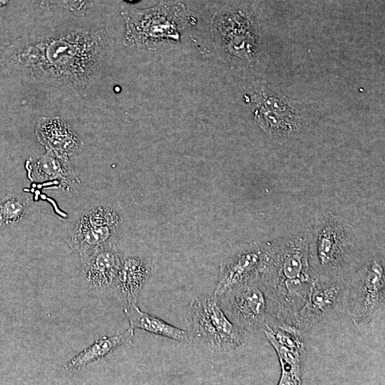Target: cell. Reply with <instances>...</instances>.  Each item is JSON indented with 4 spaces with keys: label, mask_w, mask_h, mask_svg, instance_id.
Returning a JSON list of instances; mask_svg holds the SVG:
<instances>
[{
    "label": "cell",
    "mask_w": 385,
    "mask_h": 385,
    "mask_svg": "<svg viewBox=\"0 0 385 385\" xmlns=\"http://www.w3.org/2000/svg\"><path fill=\"white\" fill-rule=\"evenodd\" d=\"M10 0H0V7H3L9 4Z\"/></svg>",
    "instance_id": "obj_22"
},
{
    "label": "cell",
    "mask_w": 385,
    "mask_h": 385,
    "mask_svg": "<svg viewBox=\"0 0 385 385\" xmlns=\"http://www.w3.org/2000/svg\"><path fill=\"white\" fill-rule=\"evenodd\" d=\"M278 1H283V0H278Z\"/></svg>",
    "instance_id": "obj_24"
},
{
    "label": "cell",
    "mask_w": 385,
    "mask_h": 385,
    "mask_svg": "<svg viewBox=\"0 0 385 385\" xmlns=\"http://www.w3.org/2000/svg\"><path fill=\"white\" fill-rule=\"evenodd\" d=\"M29 205L25 196L10 194L0 200V227L19 222L24 216Z\"/></svg>",
    "instance_id": "obj_20"
},
{
    "label": "cell",
    "mask_w": 385,
    "mask_h": 385,
    "mask_svg": "<svg viewBox=\"0 0 385 385\" xmlns=\"http://www.w3.org/2000/svg\"><path fill=\"white\" fill-rule=\"evenodd\" d=\"M43 8H60L73 14L83 16L93 5V0H39Z\"/></svg>",
    "instance_id": "obj_21"
},
{
    "label": "cell",
    "mask_w": 385,
    "mask_h": 385,
    "mask_svg": "<svg viewBox=\"0 0 385 385\" xmlns=\"http://www.w3.org/2000/svg\"><path fill=\"white\" fill-rule=\"evenodd\" d=\"M120 15L125 23L123 44L147 50L179 41L192 19L183 3L167 0L147 9L125 10Z\"/></svg>",
    "instance_id": "obj_4"
},
{
    "label": "cell",
    "mask_w": 385,
    "mask_h": 385,
    "mask_svg": "<svg viewBox=\"0 0 385 385\" xmlns=\"http://www.w3.org/2000/svg\"><path fill=\"white\" fill-rule=\"evenodd\" d=\"M267 340L274 348L281 364V377L279 385H298L302 384V352L287 347L278 342L267 330H263Z\"/></svg>",
    "instance_id": "obj_19"
},
{
    "label": "cell",
    "mask_w": 385,
    "mask_h": 385,
    "mask_svg": "<svg viewBox=\"0 0 385 385\" xmlns=\"http://www.w3.org/2000/svg\"><path fill=\"white\" fill-rule=\"evenodd\" d=\"M133 337L134 329L130 327L121 334L103 336L64 364L63 369L69 372L78 371L109 355L118 346L131 343Z\"/></svg>",
    "instance_id": "obj_16"
},
{
    "label": "cell",
    "mask_w": 385,
    "mask_h": 385,
    "mask_svg": "<svg viewBox=\"0 0 385 385\" xmlns=\"http://www.w3.org/2000/svg\"><path fill=\"white\" fill-rule=\"evenodd\" d=\"M260 278L276 307V319L297 327L298 314L317 277L309 262L307 238L264 244Z\"/></svg>",
    "instance_id": "obj_2"
},
{
    "label": "cell",
    "mask_w": 385,
    "mask_h": 385,
    "mask_svg": "<svg viewBox=\"0 0 385 385\" xmlns=\"http://www.w3.org/2000/svg\"><path fill=\"white\" fill-rule=\"evenodd\" d=\"M119 223L118 216L111 209L93 208L80 217L68 244L81 259L97 247L114 242Z\"/></svg>",
    "instance_id": "obj_11"
},
{
    "label": "cell",
    "mask_w": 385,
    "mask_h": 385,
    "mask_svg": "<svg viewBox=\"0 0 385 385\" xmlns=\"http://www.w3.org/2000/svg\"><path fill=\"white\" fill-rule=\"evenodd\" d=\"M35 134L47 153L65 159H68L83 145L79 135L60 117L40 118Z\"/></svg>",
    "instance_id": "obj_13"
},
{
    "label": "cell",
    "mask_w": 385,
    "mask_h": 385,
    "mask_svg": "<svg viewBox=\"0 0 385 385\" xmlns=\"http://www.w3.org/2000/svg\"><path fill=\"white\" fill-rule=\"evenodd\" d=\"M150 274L149 266L138 258L129 257L121 263L115 279L125 304H136Z\"/></svg>",
    "instance_id": "obj_17"
},
{
    "label": "cell",
    "mask_w": 385,
    "mask_h": 385,
    "mask_svg": "<svg viewBox=\"0 0 385 385\" xmlns=\"http://www.w3.org/2000/svg\"><path fill=\"white\" fill-rule=\"evenodd\" d=\"M265 257L264 244L253 242L240 245L221 262L216 287L217 297L227 289L260 275Z\"/></svg>",
    "instance_id": "obj_12"
},
{
    "label": "cell",
    "mask_w": 385,
    "mask_h": 385,
    "mask_svg": "<svg viewBox=\"0 0 385 385\" xmlns=\"http://www.w3.org/2000/svg\"><path fill=\"white\" fill-rule=\"evenodd\" d=\"M104 27L34 31L0 50V65L38 83L85 96L112 56Z\"/></svg>",
    "instance_id": "obj_1"
},
{
    "label": "cell",
    "mask_w": 385,
    "mask_h": 385,
    "mask_svg": "<svg viewBox=\"0 0 385 385\" xmlns=\"http://www.w3.org/2000/svg\"><path fill=\"white\" fill-rule=\"evenodd\" d=\"M28 176L33 181L57 180L60 186L71 191L79 184V180L68 164V159L46 153V155L32 158L26 162Z\"/></svg>",
    "instance_id": "obj_15"
},
{
    "label": "cell",
    "mask_w": 385,
    "mask_h": 385,
    "mask_svg": "<svg viewBox=\"0 0 385 385\" xmlns=\"http://www.w3.org/2000/svg\"><path fill=\"white\" fill-rule=\"evenodd\" d=\"M124 1L130 4H134L138 2L140 0H123Z\"/></svg>",
    "instance_id": "obj_23"
},
{
    "label": "cell",
    "mask_w": 385,
    "mask_h": 385,
    "mask_svg": "<svg viewBox=\"0 0 385 385\" xmlns=\"http://www.w3.org/2000/svg\"><path fill=\"white\" fill-rule=\"evenodd\" d=\"M215 299L227 318L247 334L263 330L266 324L276 318L274 304L260 275L227 289Z\"/></svg>",
    "instance_id": "obj_8"
},
{
    "label": "cell",
    "mask_w": 385,
    "mask_h": 385,
    "mask_svg": "<svg viewBox=\"0 0 385 385\" xmlns=\"http://www.w3.org/2000/svg\"><path fill=\"white\" fill-rule=\"evenodd\" d=\"M124 312L128 319L130 327L133 329H140L179 342H188L190 339L188 332L141 311L136 304H125Z\"/></svg>",
    "instance_id": "obj_18"
},
{
    "label": "cell",
    "mask_w": 385,
    "mask_h": 385,
    "mask_svg": "<svg viewBox=\"0 0 385 385\" xmlns=\"http://www.w3.org/2000/svg\"><path fill=\"white\" fill-rule=\"evenodd\" d=\"M81 262L83 277L92 288L108 287L115 279L122 263L115 242L97 247Z\"/></svg>",
    "instance_id": "obj_14"
},
{
    "label": "cell",
    "mask_w": 385,
    "mask_h": 385,
    "mask_svg": "<svg viewBox=\"0 0 385 385\" xmlns=\"http://www.w3.org/2000/svg\"><path fill=\"white\" fill-rule=\"evenodd\" d=\"M307 242L309 265L317 277L344 279L360 259L354 227L329 212L316 222Z\"/></svg>",
    "instance_id": "obj_3"
},
{
    "label": "cell",
    "mask_w": 385,
    "mask_h": 385,
    "mask_svg": "<svg viewBox=\"0 0 385 385\" xmlns=\"http://www.w3.org/2000/svg\"><path fill=\"white\" fill-rule=\"evenodd\" d=\"M250 98L255 120L272 139L284 141L297 133L301 114L296 102L265 83L255 86Z\"/></svg>",
    "instance_id": "obj_9"
},
{
    "label": "cell",
    "mask_w": 385,
    "mask_h": 385,
    "mask_svg": "<svg viewBox=\"0 0 385 385\" xmlns=\"http://www.w3.org/2000/svg\"><path fill=\"white\" fill-rule=\"evenodd\" d=\"M345 282L337 277H317L297 320L301 332L311 329L344 309Z\"/></svg>",
    "instance_id": "obj_10"
},
{
    "label": "cell",
    "mask_w": 385,
    "mask_h": 385,
    "mask_svg": "<svg viewBox=\"0 0 385 385\" xmlns=\"http://www.w3.org/2000/svg\"><path fill=\"white\" fill-rule=\"evenodd\" d=\"M211 29L219 53L232 65H254L260 51L259 24L246 6H226L212 17Z\"/></svg>",
    "instance_id": "obj_5"
},
{
    "label": "cell",
    "mask_w": 385,
    "mask_h": 385,
    "mask_svg": "<svg viewBox=\"0 0 385 385\" xmlns=\"http://www.w3.org/2000/svg\"><path fill=\"white\" fill-rule=\"evenodd\" d=\"M185 321L189 337L211 353L230 352L245 344L247 334L227 318L213 294L194 297Z\"/></svg>",
    "instance_id": "obj_7"
},
{
    "label": "cell",
    "mask_w": 385,
    "mask_h": 385,
    "mask_svg": "<svg viewBox=\"0 0 385 385\" xmlns=\"http://www.w3.org/2000/svg\"><path fill=\"white\" fill-rule=\"evenodd\" d=\"M384 257L360 258L344 279V309L359 329L369 327L384 307Z\"/></svg>",
    "instance_id": "obj_6"
}]
</instances>
